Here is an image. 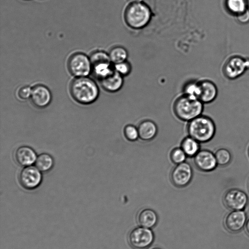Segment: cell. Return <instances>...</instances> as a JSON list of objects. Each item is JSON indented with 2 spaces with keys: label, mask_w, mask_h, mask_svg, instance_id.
Here are the masks:
<instances>
[{
  "label": "cell",
  "mask_w": 249,
  "mask_h": 249,
  "mask_svg": "<svg viewBox=\"0 0 249 249\" xmlns=\"http://www.w3.org/2000/svg\"><path fill=\"white\" fill-rule=\"evenodd\" d=\"M151 16L150 8L142 2H132L128 5L124 12L126 23L134 29L145 26L149 22Z\"/></svg>",
  "instance_id": "4"
},
{
  "label": "cell",
  "mask_w": 249,
  "mask_h": 249,
  "mask_svg": "<svg viewBox=\"0 0 249 249\" xmlns=\"http://www.w3.org/2000/svg\"><path fill=\"white\" fill-rule=\"evenodd\" d=\"M248 189H249V183H248Z\"/></svg>",
  "instance_id": "34"
},
{
  "label": "cell",
  "mask_w": 249,
  "mask_h": 249,
  "mask_svg": "<svg viewBox=\"0 0 249 249\" xmlns=\"http://www.w3.org/2000/svg\"><path fill=\"white\" fill-rule=\"evenodd\" d=\"M193 176V171L191 165L185 161L177 164L172 169L170 178L172 183L177 187H184L188 185Z\"/></svg>",
  "instance_id": "8"
},
{
  "label": "cell",
  "mask_w": 249,
  "mask_h": 249,
  "mask_svg": "<svg viewBox=\"0 0 249 249\" xmlns=\"http://www.w3.org/2000/svg\"><path fill=\"white\" fill-rule=\"evenodd\" d=\"M137 128L139 131V138L145 141L153 139L158 132V127L156 124L150 120H145L141 122Z\"/></svg>",
  "instance_id": "18"
},
{
  "label": "cell",
  "mask_w": 249,
  "mask_h": 249,
  "mask_svg": "<svg viewBox=\"0 0 249 249\" xmlns=\"http://www.w3.org/2000/svg\"><path fill=\"white\" fill-rule=\"evenodd\" d=\"M245 230L247 233L249 235V219L246 221L245 224Z\"/></svg>",
  "instance_id": "30"
},
{
  "label": "cell",
  "mask_w": 249,
  "mask_h": 249,
  "mask_svg": "<svg viewBox=\"0 0 249 249\" xmlns=\"http://www.w3.org/2000/svg\"><path fill=\"white\" fill-rule=\"evenodd\" d=\"M187 157V155L181 147L174 148L170 153L171 160L176 165L185 162Z\"/></svg>",
  "instance_id": "25"
},
{
  "label": "cell",
  "mask_w": 249,
  "mask_h": 249,
  "mask_svg": "<svg viewBox=\"0 0 249 249\" xmlns=\"http://www.w3.org/2000/svg\"><path fill=\"white\" fill-rule=\"evenodd\" d=\"M194 161L198 170L205 172L214 170L218 165L214 153L207 149L200 150L194 157Z\"/></svg>",
  "instance_id": "12"
},
{
  "label": "cell",
  "mask_w": 249,
  "mask_h": 249,
  "mask_svg": "<svg viewBox=\"0 0 249 249\" xmlns=\"http://www.w3.org/2000/svg\"><path fill=\"white\" fill-rule=\"evenodd\" d=\"M225 205L233 211L242 210L248 202L247 194L238 189H231L227 191L224 195Z\"/></svg>",
  "instance_id": "10"
},
{
  "label": "cell",
  "mask_w": 249,
  "mask_h": 249,
  "mask_svg": "<svg viewBox=\"0 0 249 249\" xmlns=\"http://www.w3.org/2000/svg\"><path fill=\"white\" fill-rule=\"evenodd\" d=\"M248 156H249V146L248 149Z\"/></svg>",
  "instance_id": "33"
},
{
  "label": "cell",
  "mask_w": 249,
  "mask_h": 249,
  "mask_svg": "<svg viewBox=\"0 0 249 249\" xmlns=\"http://www.w3.org/2000/svg\"><path fill=\"white\" fill-rule=\"evenodd\" d=\"M184 94L199 99L200 88L199 83L187 84L184 89Z\"/></svg>",
  "instance_id": "26"
},
{
  "label": "cell",
  "mask_w": 249,
  "mask_h": 249,
  "mask_svg": "<svg viewBox=\"0 0 249 249\" xmlns=\"http://www.w3.org/2000/svg\"><path fill=\"white\" fill-rule=\"evenodd\" d=\"M108 55L112 63L115 64L126 61L128 54L124 48L118 46L112 49Z\"/></svg>",
  "instance_id": "23"
},
{
  "label": "cell",
  "mask_w": 249,
  "mask_h": 249,
  "mask_svg": "<svg viewBox=\"0 0 249 249\" xmlns=\"http://www.w3.org/2000/svg\"><path fill=\"white\" fill-rule=\"evenodd\" d=\"M137 219L138 223L140 226L150 228L156 224L158 221V216L156 212L153 210L144 209L138 213Z\"/></svg>",
  "instance_id": "19"
},
{
  "label": "cell",
  "mask_w": 249,
  "mask_h": 249,
  "mask_svg": "<svg viewBox=\"0 0 249 249\" xmlns=\"http://www.w3.org/2000/svg\"><path fill=\"white\" fill-rule=\"evenodd\" d=\"M203 104L199 99L184 94L175 100L173 110L178 119L189 122L202 115Z\"/></svg>",
  "instance_id": "2"
},
{
  "label": "cell",
  "mask_w": 249,
  "mask_h": 249,
  "mask_svg": "<svg viewBox=\"0 0 249 249\" xmlns=\"http://www.w3.org/2000/svg\"><path fill=\"white\" fill-rule=\"evenodd\" d=\"M31 101L36 107L42 108L48 106L52 100V94L48 88L38 85L32 89Z\"/></svg>",
  "instance_id": "13"
},
{
  "label": "cell",
  "mask_w": 249,
  "mask_h": 249,
  "mask_svg": "<svg viewBox=\"0 0 249 249\" xmlns=\"http://www.w3.org/2000/svg\"><path fill=\"white\" fill-rule=\"evenodd\" d=\"M37 156L35 151L27 146H21L17 149L15 153V158L20 165L28 166L35 163Z\"/></svg>",
  "instance_id": "16"
},
{
  "label": "cell",
  "mask_w": 249,
  "mask_h": 249,
  "mask_svg": "<svg viewBox=\"0 0 249 249\" xmlns=\"http://www.w3.org/2000/svg\"><path fill=\"white\" fill-rule=\"evenodd\" d=\"M89 58L92 71L99 80L111 73L114 70L108 54L105 52H95Z\"/></svg>",
  "instance_id": "5"
},
{
  "label": "cell",
  "mask_w": 249,
  "mask_h": 249,
  "mask_svg": "<svg viewBox=\"0 0 249 249\" xmlns=\"http://www.w3.org/2000/svg\"><path fill=\"white\" fill-rule=\"evenodd\" d=\"M114 69L122 76L128 75L131 71V66L126 61L114 64Z\"/></svg>",
  "instance_id": "28"
},
{
  "label": "cell",
  "mask_w": 249,
  "mask_h": 249,
  "mask_svg": "<svg viewBox=\"0 0 249 249\" xmlns=\"http://www.w3.org/2000/svg\"><path fill=\"white\" fill-rule=\"evenodd\" d=\"M99 81L102 88L109 92L118 91L121 89L124 83L123 76L115 70Z\"/></svg>",
  "instance_id": "15"
},
{
  "label": "cell",
  "mask_w": 249,
  "mask_h": 249,
  "mask_svg": "<svg viewBox=\"0 0 249 249\" xmlns=\"http://www.w3.org/2000/svg\"><path fill=\"white\" fill-rule=\"evenodd\" d=\"M180 147L190 158H194L200 150V143L189 136L183 139Z\"/></svg>",
  "instance_id": "20"
},
{
  "label": "cell",
  "mask_w": 249,
  "mask_h": 249,
  "mask_svg": "<svg viewBox=\"0 0 249 249\" xmlns=\"http://www.w3.org/2000/svg\"><path fill=\"white\" fill-rule=\"evenodd\" d=\"M132 2H142V0H130Z\"/></svg>",
  "instance_id": "31"
},
{
  "label": "cell",
  "mask_w": 249,
  "mask_h": 249,
  "mask_svg": "<svg viewBox=\"0 0 249 249\" xmlns=\"http://www.w3.org/2000/svg\"><path fill=\"white\" fill-rule=\"evenodd\" d=\"M70 92L72 98L78 103L88 105L95 102L99 94L96 83L87 77H77L71 83Z\"/></svg>",
  "instance_id": "1"
},
{
  "label": "cell",
  "mask_w": 249,
  "mask_h": 249,
  "mask_svg": "<svg viewBox=\"0 0 249 249\" xmlns=\"http://www.w3.org/2000/svg\"><path fill=\"white\" fill-rule=\"evenodd\" d=\"M19 182L25 189L33 190L40 184L42 177L36 167L30 165L24 167L19 174Z\"/></svg>",
  "instance_id": "9"
},
{
  "label": "cell",
  "mask_w": 249,
  "mask_h": 249,
  "mask_svg": "<svg viewBox=\"0 0 249 249\" xmlns=\"http://www.w3.org/2000/svg\"><path fill=\"white\" fill-rule=\"evenodd\" d=\"M35 166L41 172H46L53 167L54 161L53 157L47 153L39 155L36 159Z\"/></svg>",
  "instance_id": "21"
},
{
  "label": "cell",
  "mask_w": 249,
  "mask_h": 249,
  "mask_svg": "<svg viewBox=\"0 0 249 249\" xmlns=\"http://www.w3.org/2000/svg\"><path fill=\"white\" fill-rule=\"evenodd\" d=\"M153 232L147 228L137 227L129 233L128 239L130 245L136 249H144L153 242Z\"/></svg>",
  "instance_id": "7"
},
{
  "label": "cell",
  "mask_w": 249,
  "mask_h": 249,
  "mask_svg": "<svg viewBox=\"0 0 249 249\" xmlns=\"http://www.w3.org/2000/svg\"><path fill=\"white\" fill-rule=\"evenodd\" d=\"M32 90V89L28 86L21 87L17 91V97L19 100H26L31 97Z\"/></svg>",
  "instance_id": "29"
},
{
  "label": "cell",
  "mask_w": 249,
  "mask_h": 249,
  "mask_svg": "<svg viewBox=\"0 0 249 249\" xmlns=\"http://www.w3.org/2000/svg\"><path fill=\"white\" fill-rule=\"evenodd\" d=\"M246 215L242 210L233 211L226 216L224 224L230 232L235 233L239 231L246 223Z\"/></svg>",
  "instance_id": "14"
},
{
  "label": "cell",
  "mask_w": 249,
  "mask_h": 249,
  "mask_svg": "<svg viewBox=\"0 0 249 249\" xmlns=\"http://www.w3.org/2000/svg\"><path fill=\"white\" fill-rule=\"evenodd\" d=\"M217 165L225 166L229 164L231 160V152L227 149L221 148L214 153Z\"/></svg>",
  "instance_id": "24"
},
{
  "label": "cell",
  "mask_w": 249,
  "mask_h": 249,
  "mask_svg": "<svg viewBox=\"0 0 249 249\" xmlns=\"http://www.w3.org/2000/svg\"><path fill=\"white\" fill-rule=\"evenodd\" d=\"M68 68L70 72L76 77H86L92 71L90 58L84 53H75L69 60Z\"/></svg>",
  "instance_id": "6"
},
{
  "label": "cell",
  "mask_w": 249,
  "mask_h": 249,
  "mask_svg": "<svg viewBox=\"0 0 249 249\" xmlns=\"http://www.w3.org/2000/svg\"><path fill=\"white\" fill-rule=\"evenodd\" d=\"M249 68V60L240 56H234L228 59L223 71L226 76L234 79L242 75Z\"/></svg>",
  "instance_id": "11"
},
{
  "label": "cell",
  "mask_w": 249,
  "mask_h": 249,
  "mask_svg": "<svg viewBox=\"0 0 249 249\" xmlns=\"http://www.w3.org/2000/svg\"><path fill=\"white\" fill-rule=\"evenodd\" d=\"M200 94L199 100L203 104L213 101L217 95V89L214 83L210 80H203L199 83Z\"/></svg>",
  "instance_id": "17"
},
{
  "label": "cell",
  "mask_w": 249,
  "mask_h": 249,
  "mask_svg": "<svg viewBox=\"0 0 249 249\" xmlns=\"http://www.w3.org/2000/svg\"><path fill=\"white\" fill-rule=\"evenodd\" d=\"M187 129L188 136L200 143L208 142L213 138L216 127L211 118L201 115L188 122Z\"/></svg>",
  "instance_id": "3"
},
{
  "label": "cell",
  "mask_w": 249,
  "mask_h": 249,
  "mask_svg": "<svg viewBox=\"0 0 249 249\" xmlns=\"http://www.w3.org/2000/svg\"><path fill=\"white\" fill-rule=\"evenodd\" d=\"M124 132L125 137L130 141H135L139 138L137 127L132 124L126 125L124 128Z\"/></svg>",
  "instance_id": "27"
},
{
  "label": "cell",
  "mask_w": 249,
  "mask_h": 249,
  "mask_svg": "<svg viewBox=\"0 0 249 249\" xmlns=\"http://www.w3.org/2000/svg\"><path fill=\"white\" fill-rule=\"evenodd\" d=\"M160 249V248H157V247H156V248H152V249Z\"/></svg>",
  "instance_id": "32"
},
{
  "label": "cell",
  "mask_w": 249,
  "mask_h": 249,
  "mask_svg": "<svg viewBox=\"0 0 249 249\" xmlns=\"http://www.w3.org/2000/svg\"><path fill=\"white\" fill-rule=\"evenodd\" d=\"M226 5L231 13L240 16L246 12L247 2L246 0H227Z\"/></svg>",
  "instance_id": "22"
}]
</instances>
